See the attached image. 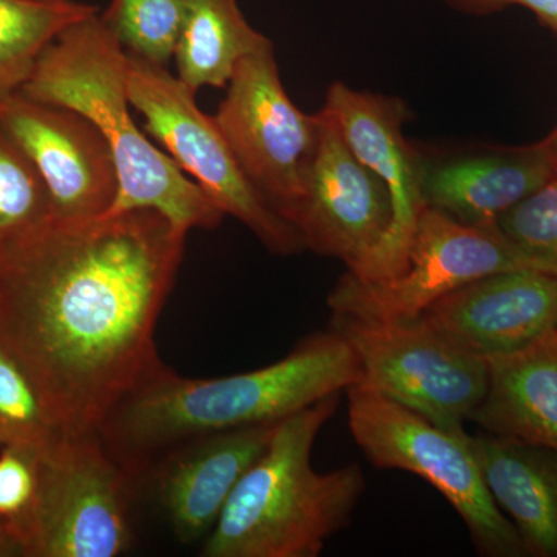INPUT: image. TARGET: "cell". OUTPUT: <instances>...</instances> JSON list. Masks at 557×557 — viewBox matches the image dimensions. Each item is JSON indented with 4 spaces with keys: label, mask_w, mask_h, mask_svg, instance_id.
<instances>
[{
    "label": "cell",
    "mask_w": 557,
    "mask_h": 557,
    "mask_svg": "<svg viewBox=\"0 0 557 557\" xmlns=\"http://www.w3.org/2000/svg\"><path fill=\"white\" fill-rule=\"evenodd\" d=\"M127 69L129 57L95 13L44 50L20 94L76 110L104 135L119 172V196L109 214L152 209L186 233L218 228L225 214L135 124Z\"/></svg>",
    "instance_id": "3"
},
{
    "label": "cell",
    "mask_w": 557,
    "mask_h": 557,
    "mask_svg": "<svg viewBox=\"0 0 557 557\" xmlns=\"http://www.w3.org/2000/svg\"><path fill=\"white\" fill-rule=\"evenodd\" d=\"M449 7L468 14H491L519 5L530 10L544 27H547L557 39V0H445Z\"/></svg>",
    "instance_id": "26"
},
{
    "label": "cell",
    "mask_w": 557,
    "mask_h": 557,
    "mask_svg": "<svg viewBox=\"0 0 557 557\" xmlns=\"http://www.w3.org/2000/svg\"><path fill=\"white\" fill-rule=\"evenodd\" d=\"M545 143H547L548 148L552 149V152L555 153L557 159V127L548 135L547 138H545Z\"/></svg>",
    "instance_id": "28"
},
{
    "label": "cell",
    "mask_w": 557,
    "mask_h": 557,
    "mask_svg": "<svg viewBox=\"0 0 557 557\" xmlns=\"http://www.w3.org/2000/svg\"><path fill=\"white\" fill-rule=\"evenodd\" d=\"M306 193L292 218L304 247L343 260L358 274L383 244L392 222L387 186L347 145L325 110Z\"/></svg>",
    "instance_id": "12"
},
{
    "label": "cell",
    "mask_w": 557,
    "mask_h": 557,
    "mask_svg": "<svg viewBox=\"0 0 557 557\" xmlns=\"http://www.w3.org/2000/svg\"><path fill=\"white\" fill-rule=\"evenodd\" d=\"M277 423L197 435L150 461L143 474L152 475L157 500L180 542L207 539L234 487L269 448Z\"/></svg>",
    "instance_id": "14"
},
{
    "label": "cell",
    "mask_w": 557,
    "mask_h": 557,
    "mask_svg": "<svg viewBox=\"0 0 557 557\" xmlns=\"http://www.w3.org/2000/svg\"><path fill=\"white\" fill-rule=\"evenodd\" d=\"M519 269L536 267L505 239L500 230L465 225L426 207L397 276L366 282L346 273L329 293L327 307L332 314L410 321L469 282Z\"/></svg>",
    "instance_id": "10"
},
{
    "label": "cell",
    "mask_w": 557,
    "mask_h": 557,
    "mask_svg": "<svg viewBox=\"0 0 557 557\" xmlns=\"http://www.w3.org/2000/svg\"><path fill=\"white\" fill-rule=\"evenodd\" d=\"M214 119L249 182L292 225L317 157L322 121L289 100L273 44L240 61Z\"/></svg>",
    "instance_id": "9"
},
{
    "label": "cell",
    "mask_w": 557,
    "mask_h": 557,
    "mask_svg": "<svg viewBox=\"0 0 557 557\" xmlns=\"http://www.w3.org/2000/svg\"><path fill=\"white\" fill-rule=\"evenodd\" d=\"M359 379L350 344L330 327L300 341L281 361L237 375L188 379L160 361L110 410L98 434L137 479L180 442L284 420Z\"/></svg>",
    "instance_id": "2"
},
{
    "label": "cell",
    "mask_w": 557,
    "mask_h": 557,
    "mask_svg": "<svg viewBox=\"0 0 557 557\" xmlns=\"http://www.w3.org/2000/svg\"><path fill=\"white\" fill-rule=\"evenodd\" d=\"M127 94L164 152L225 215L239 220L273 255L302 252L298 231L260 196L223 137L218 121L201 112L196 95L168 67L129 57Z\"/></svg>",
    "instance_id": "8"
},
{
    "label": "cell",
    "mask_w": 557,
    "mask_h": 557,
    "mask_svg": "<svg viewBox=\"0 0 557 557\" xmlns=\"http://www.w3.org/2000/svg\"><path fill=\"white\" fill-rule=\"evenodd\" d=\"M134 475L98 431L62 432L39 453L30 511L13 528L22 557H115L131 548Z\"/></svg>",
    "instance_id": "5"
},
{
    "label": "cell",
    "mask_w": 557,
    "mask_h": 557,
    "mask_svg": "<svg viewBox=\"0 0 557 557\" xmlns=\"http://www.w3.org/2000/svg\"><path fill=\"white\" fill-rule=\"evenodd\" d=\"M0 557H22L20 542L2 520H0Z\"/></svg>",
    "instance_id": "27"
},
{
    "label": "cell",
    "mask_w": 557,
    "mask_h": 557,
    "mask_svg": "<svg viewBox=\"0 0 557 557\" xmlns=\"http://www.w3.org/2000/svg\"><path fill=\"white\" fill-rule=\"evenodd\" d=\"M62 432L30 369L0 338V448L30 446L42 450Z\"/></svg>",
    "instance_id": "22"
},
{
    "label": "cell",
    "mask_w": 557,
    "mask_h": 557,
    "mask_svg": "<svg viewBox=\"0 0 557 557\" xmlns=\"http://www.w3.org/2000/svg\"><path fill=\"white\" fill-rule=\"evenodd\" d=\"M497 228L537 270L557 276V172L505 212Z\"/></svg>",
    "instance_id": "24"
},
{
    "label": "cell",
    "mask_w": 557,
    "mask_h": 557,
    "mask_svg": "<svg viewBox=\"0 0 557 557\" xmlns=\"http://www.w3.org/2000/svg\"><path fill=\"white\" fill-rule=\"evenodd\" d=\"M39 449L0 448V520L13 528L30 511L38 490Z\"/></svg>",
    "instance_id": "25"
},
{
    "label": "cell",
    "mask_w": 557,
    "mask_h": 557,
    "mask_svg": "<svg viewBox=\"0 0 557 557\" xmlns=\"http://www.w3.org/2000/svg\"><path fill=\"white\" fill-rule=\"evenodd\" d=\"M322 110L335 121L358 159L383 180L392 200V222L383 244L361 273L348 274L366 282L397 276L426 208L421 194V152L410 148L403 134L408 106L398 98L333 83Z\"/></svg>",
    "instance_id": "13"
},
{
    "label": "cell",
    "mask_w": 557,
    "mask_h": 557,
    "mask_svg": "<svg viewBox=\"0 0 557 557\" xmlns=\"http://www.w3.org/2000/svg\"><path fill=\"white\" fill-rule=\"evenodd\" d=\"M487 366L485 398L471 421L490 434L557 450V330L487 358Z\"/></svg>",
    "instance_id": "18"
},
{
    "label": "cell",
    "mask_w": 557,
    "mask_h": 557,
    "mask_svg": "<svg viewBox=\"0 0 557 557\" xmlns=\"http://www.w3.org/2000/svg\"><path fill=\"white\" fill-rule=\"evenodd\" d=\"M468 443L527 556L557 557V450L490 432L468 434Z\"/></svg>",
    "instance_id": "17"
},
{
    "label": "cell",
    "mask_w": 557,
    "mask_h": 557,
    "mask_svg": "<svg viewBox=\"0 0 557 557\" xmlns=\"http://www.w3.org/2000/svg\"><path fill=\"white\" fill-rule=\"evenodd\" d=\"M329 327L350 344L357 386L379 392L431 423L465 431L485 398L487 359L458 346L423 318L375 321L332 314Z\"/></svg>",
    "instance_id": "7"
},
{
    "label": "cell",
    "mask_w": 557,
    "mask_h": 557,
    "mask_svg": "<svg viewBox=\"0 0 557 557\" xmlns=\"http://www.w3.org/2000/svg\"><path fill=\"white\" fill-rule=\"evenodd\" d=\"M53 225L49 190L20 146L0 129V267Z\"/></svg>",
    "instance_id": "21"
},
{
    "label": "cell",
    "mask_w": 557,
    "mask_h": 557,
    "mask_svg": "<svg viewBox=\"0 0 557 557\" xmlns=\"http://www.w3.org/2000/svg\"><path fill=\"white\" fill-rule=\"evenodd\" d=\"M95 13L97 7L76 0H0V100L22 89L65 28Z\"/></svg>",
    "instance_id": "20"
},
{
    "label": "cell",
    "mask_w": 557,
    "mask_h": 557,
    "mask_svg": "<svg viewBox=\"0 0 557 557\" xmlns=\"http://www.w3.org/2000/svg\"><path fill=\"white\" fill-rule=\"evenodd\" d=\"M420 318L482 358L525 348L557 330V276L536 269L487 274L443 296Z\"/></svg>",
    "instance_id": "15"
},
{
    "label": "cell",
    "mask_w": 557,
    "mask_h": 557,
    "mask_svg": "<svg viewBox=\"0 0 557 557\" xmlns=\"http://www.w3.org/2000/svg\"><path fill=\"white\" fill-rule=\"evenodd\" d=\"M0 129L39 172L53 223L76 225L109 214L119 172L109 143L89 119L16 91L0 100Z\"/></svg>",
    "instance_id": "11"
},
{
    "label": "cell",
    "mask_w": 557,
    "mask_h": 557,
    "mask_svg": "<svg viewBox=\"0 0 557 557\" xmlns=\"http://www.w3.org/2000/svg\"><path fill=\"white\" fill-rule=\"evenodd\" d=\"M341 394L278 421L265 453L234 487L203 557H314L350 525L366 491L358 463L314 471L311 450Z\"/></svg>",
    "instance_id": "4"
},
{
    "label": "cell",
    "mask_w": 557,
    "mask_h": 557,
    "mask_svg": "<svg viewBox=\"0 0 557 557\" xmlns=\"http://www.w3.org/2000/svg\"><path fill=\"white\" fill-rule=\"evenodd\" d=\"M183 14L185 0H112L100 16L127 57L168 67Z\"/></svg>",
    "instance_id": "23"
},
{
    "label": "cell",
    "mask_w": 557,
    "mask_h": 557,
    "mask_svg": "<svg viewBox=\"0 0 557 557\" xmlns=\"http://www.w3.org/2000/svg\"><path fill=\"white\" fill-rule=\"evenodd\" d=\"M557 172L545 139L520 148H483L432 159L421 156L424 205L469 226L497 228L498 219Z\"/></svg>",
    "instance_id": "16"
},
{
    "label": "cell",
    "mask_w": 557,
    "mask_h": 557,
    "mask_svg": "<svg viewBox=\"0 0 557 557\" xmlns=\"http://www.w3.org/2000/svg\"><path fill=\"white\" fill-rule=\"evenodd\" d=\"M186 231L152 209L50 226L0 267V338L64 432L98 431L161 361L153 332Z\"/></svg>",
    "instance_id": "1"
},
{
    "label": "cell",
    "mask_w": 557,
    "mask_h": 557,
    "mask_svg": "<svg viewBox=\"0 0 557 557\" xmlns=\"http://www.w3.org/2000/svg\"><path fill=\"white\" fill-rule=\"evenodd\" d=\"M270 44L237 0H185L174 53L177 78L194 94L207 86L226 89L240 61Z\"/></svg>",
    "instance_id": "19"
},
{
    "label": "cell",
    "mask_w": 557,
    "mask_h": 557,
    "mask_svg": "<svg viewBox=\"0 0 557 557\" xmlns=\"http://www.w3.org/2000/svg\"><path fill=\"white\" fill-rule=\"evenodd\" d=\"M346 392L348 428L370 463L426 480L456 509L480 555L527 556L518 531L487 491L467 431L440 428L370 388Z\"/></svg>",
    "instance_id": "6"
}]
</instances>
